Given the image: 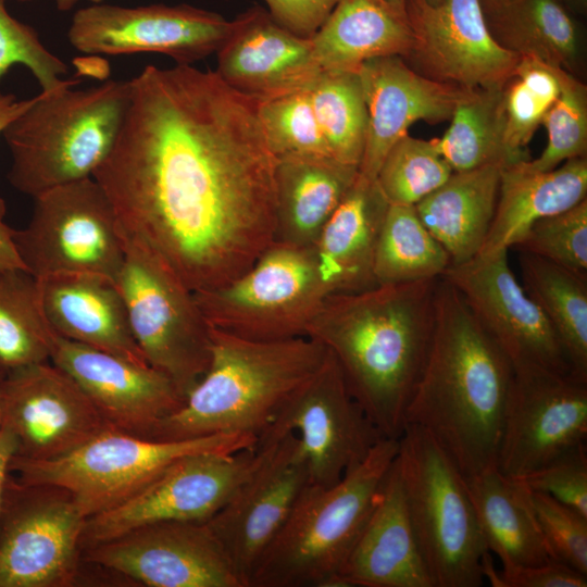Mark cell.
Wrapping results in <instances>:
<instances>
[{
    "label": "cell",
    "instance_id": "6da1fadb",
    "mask_svg": "<svg viewBox=\"0 0 587 587\" xmlns=\"http://www.w3.org/2000/svg\"><path fill=\"white\" fill-rule=\"evenodd\" d=\"M259 100L191 65L146 66L114 146L92 177L125 236L193 292L228 284L272 245L276 159Z\"/></svg>",
    "mask_w": 587,
    "mask_h": 587
},
{
    "label": "cell",
    "instance_id": "7a4b0ae2",
    "mask_svg": "<svg viewBox=\"0 0 587 587\" xmlns=\"http://www.w3.org/2000/svg\"><path fill=\"white\" fill-rule=\"evenodd\" d=\"M437 279L329 295L307 328L384 437L398 439L434 329Z\"/></svg>",
    "mask_w": 587,
    "mask_h": 587
},
{
    "label": "cell",
    "instance_id": "3957f363",
    "mask_svg": "<svg viewBox=\"0 0 587 587\" xmlns=\"http://www.w3.org/2000/svg\"><path fill=\"white\" fill-rule=\"evenodd\" d=\"M513 366L460 292L440 277L428 353L405 411L462 475L497 467Z\"/></svg>",
    "mask_w": 587,
    "mask_h": 587
},
{
    "label": "cell",
    "instance_id": "277c9868",
    "mask_svg": "<svg viewBox=\"0 0 587 587\" xmlns=\"http://www.w3.org/2000/svg\"><path fill=\"white\" fill-rule=\"evenodd\" d=\"M210 338L207 372L183 405L157 426L151 439L246 433L259 440L327 354L309 336L259 341L210 326Z\"/></svg>",
    "mask_w": 587,
    "mask_h": 587
},
{
    "label": "cell",
    "instance_id": "5b68a950",
    "mask_svg": "<svg viewBox=\"0 0 587 587\" xmlns=\"http://www.w3.org/2000/svg\"><path fill=\"white\" fill-rule=\"evenodd\" d=\"M70 79L41 91L2 132L11 154L8 180L32 197L92 177L111 152L130 101V80L74 89Z\"/></svg>",
    "mask_w": 587,
    "mask_h": 587
},
{
    "label": "cell",
    "instance_id": "8992f818",
    "mask_svg": "<svg viewBox=\"0 0 587 587\" xmlns=\"http://www.w3.org/2000/svg\"><path fill=\"white\" fill-rule=\"evenodd\" d=\"M398 439L382 438L333 486L309 483L255 564L249 587H339L341 569L398 453Z\"/></svg>",
    "mask_w": 587,
    "mask_h": 587
},
{
    "label": "cell",
    "instance_id": "52a82bcc",
    "mask_svg": "<svg viewBox=\"0 0 587 587\" xmlns=\"http://www.w3.org/2000/svg\"><path fill=\"white\" fill-rule=\"evenodd\" d=\"M246 433L157 440L113 427L51 460L13 455L10 472L21 482L66 490L86 519L110 510L179 459L197 453H236L257 447Z\"/></svg>",
    "mask_w": 587,
    "mask_h": 587
},
{
    "label": "cell",
    "instance_id": "ba28073f",
    "mask_svg": "<svg viewBox=\"0 0 587 587\" xmlns=\"http://www.w3.org/2000/svg\"><path fill=\"white\" fill-rule=\"evenodd\" d=\"M396 462L433 587H479L487 552L464 477L423 428L408 424Z\"/></svg>",
    "mask_w": 587,
    "mask_h": 587
},
{
    "label": "cell",
    "instance_id": "9c48e42d",
    "mask_svg": "<svg viewBox=\"0 0 587 587\" xmlns=\"http://www.w3.org/2000/svg\"><path fill=\"white\" fill-rule=\"evenodd\" d=\"M124 249L115 284L133 336L147 363L186 398L209 367L210 326L193 291L155 252L125 235Z\"/></svg>",
    "mask_w": 587,
    "mask_h": 587
},
{
    "label": "cell",
    "instance_id": "30bf717a",
    "mask_svg": "<svg viewBox=\"0 0 587 587\" xmlns=\"http://www.w3.org/2000/svg\"><path fill=\"white\" fill-rule=\"evenodd\" d=\"M193 296L209 326L245 339L277 341L307 336L329 294L313 247L273 241L240 276Z\"/></svg>",
    "mask_w": 587,
    "mask_h": 587
},
{
    "label": "cell",
    "instance_id": "8fae6325",
    "mask_svg": "<svg viewBox=\"0 0 587 587\" xmlns=\"http://www.w3.org/2000/svg\"><path fill=\"white\" fill-rule=\"evenodd\" d=\"M13 237L26 271L37 279L83 273L115 282L124 261L122 227L93 177L35 197L28 224Z\"/></svg>",
    "mask_w": 587,
    "mask_h": 587
},
{
    "label": "cell",
    "instance_id": "7c38bea8",
    "mask_svg": "<svg viewBox=\"0 0 587 587\" xmlns=\"http://www.w3.org/2000/svg\"><path fill=\"white\" fill-rule=\"evenodd\" d=\"M86 517L59 487L11 472L0 514V587H67L80 576Z\"/></svg>",
    "mask_w": 587,
    "mask_h": 587
},
{
    "label": "cell",
    "instance_id": "4fadbf2b",
    "mask_svg": "<svg viewBox=\"0 0 587 587\" xmlns=\"http://www.w3.org/2000/svg\"><path fill=\"white\" fill-rule=\"evenodd\" d=\"M261 459L259 446L236 453H197L179 459L118 505L88 517L82 550L147 524L209 521Z\"/></svg>",
    "mask_w": 587,
    "mask_h": 587
},
{
    "label": "cell",
    "instance_id": "5bb4252c",
    "mask_svg": "<svg viewBox=\"0 0 587 587\" xmlns=\"http://www.w3.org/2000/svg\"><path fill=\"white\" fill-rule=\"evenodd\" d=\"M587 383L536 365L513 367L497 469L523 477L586 444Z\"/></svg>",
    "mask_w": 587,
    "mask_h": 587
},
{
    "label": "cell",
    "instance_id": "9a60e30c",
    "mask_svg": "<svg viewBox=\"0 0 587 587\" xmlns=\"http://www.w3.org/2000/svg\"><path fill=\"white\" fill-rule=\"evenodd\" d=\"M287 432L299 439L310 484L323 487L338 483L384 438L350 394L328 350L317 372L292 396L272 428L258 441Z\"/></svg>",
    "mask_w": 587,
    "mask_h": 587
},
{
    "label": "cell",
    "instance_id": "2e32d148",
    "mask_svg": "<svg viewBox=\"0 0 587 587\" xmlns=\"http://www.w3.org/2000/svg\"><path fill=\"white\" fill-rule=\"evenodd\" d=\"M0 412L3 430L15 442L14 455L27 460L62 457L112 427L79 385L51 361L3 374Z\"/></svg>",
    "mask_w": 587,
    "mask_h": 587
},
{
    "label": "cell",
    "instance_id": "e0dca14e",
    "mask_svg": "<svg viewBox=\"0 0 587 587\" xmlns=\"http://www.w3.org/2000/svg\"><path fill=\"white\" fill-rule=\"evenodd\" d=\"M233 21L189 4L125 8L91 4L75 12L70 43L89 54L158 52L191 65L220 49Z\"/></svg>",
    "mask_w": 587,
    "mask_h": 587
},
{
    "label": "cell",
    "instance_id": "ac0fdd59",
    "mask_svg": "<svg viewBox=\"0 0 587 587\" xmlns=\"http://www.w3.org/2000/svg\"><path fill=\"white\" fill-rule=\"evenodd\" d=\"M262 459L207 525L243 587L310 483L309 467L292 432L258 441Z\"/></svg>",
    "mask_w": 587,
    "mask_h": 587
},
{
    "label": "cell",
    "instance_id": "d6986e66",
    "mask_svg": "<svg viewBox=\"0 0 587 587\" xmlns=\"http://www.w3.org/2000/svg\"><path fill=\"white\" fill-rule=\"evenodd\" d=\"M414 42L403 59L430 79L466 89L501 88L520 57L492 37L479 0H407Z\"/></svg>",
    "mask_w": 587,
    "mask_h": 587
},
{
    "label": "cell",
    "instance_id": "ffe728a7",
    "mask_svg": "<svg viewBox=\"0 0 587 587\" xmlns=\"http://www.w3.org/2000/svg\"><path fill=\"white\" fill-rule=\"evenodd\" d=\"M83 561L149 587H243L205 522L147 524L83 550Z\"/></svg>",
    "mask_w": 587,
    "mask_h": 587
},
{
    "label": "cell",
    "instance_id": "44dd1931",
    "mask_svg": "<svg viewBox=\"0 0 587 587\" xmlns=\"http://www.w3.org/2000/svg\"><path fill=\"white\" fill-rule=\"evenodd\" d=\"M441 277L460 292L513 367L536 365L571 374L552 326L511 271L508 250L451 264Z\"/></svg>",
    "mask_w": 587,
    "mask_h": 587
},
{
    "label": "cell",
    "instance_id": "7402d4cb",
    "mask_svg": "<svg viewBox=\"0 0 587 587\" xmlns=\"http://www.w3.org/2000/svg\"><path fill=\"white\" fill-rule=\"evenodd\" d=\"M50 361L67 373L114 428L151 438L185 397L164 374L53 334Z\"/></svg>",
    "mask_w": 587,
    "mask_h": 587
},
{
    "label": "cell",
    "instance_id": "603a6c76",
    "mask_svg": "<svg viewBox=\"0 0 587 587\" xmlns=\"http://www.w3.org/2000/svg\"><path fill=\"white\" fill-rule=\"evenodd\" d=\"M367 110V133L359 175L375 180L389 149L412 124L450 121L466 88L430 79L401 57L365 61L357 70Z\"/></svg>",
    "mask_w": 587,
    "mask_h": 587
},
{
    "label": "cell",
    "instance_id": "cb8c5ba5",
    "mask_svg": "<svg viewBox=\"0 0 587 587\" xmlns=\"http://www.w3.org/2000/svg\"><path fill=\"white\" fill-rule=\"evenodd\" d=\"M216 55L221 79L259 101L307 89L322 71L312 40L287 30L260 5L233 20Z\"/></svg>",
    "mask_w": 587,
    "mask_h": 587
},
{
    "label": "cell",
    "instance_id": "d4e9b609",
    "mask_svg": "<svg viewBox=\"0 0 587 587\" xmlns=\"http://www.w3.org/2000/svg\"><path fill=\"white\" fill-rule=\"evenodd\" d=\"M339 587H433L410 520L396 458L341 569Z\"/></svg>",
    "mask_w": 587,
    "mask_h": 587
},
{
    "label": "cell",
    "instance_id": "484cf974",
    "mask_svg": "<svg viewBox=\"0 0 587 587\" xmlns=\"http://www.w3.org/2000/svg\"><path fill=\"white\" fill-rule=\"evenodd\" d=\"M37 280L43 313L57 335L148 364L133 336L115 282L83 273L55 274Z\"/></svg>",
    "mask_w": 587,
    "mask_h": 587
},
{
    "label": "cell",
    "instance_id": "4316f807",
    "mask_svg": "<svg viewBox=\"0 0 587 587\" xmlns=\"http://www.w3.org/2000/svg\"><path fill=\"white\" fill-rule=\"evenodd\" d=\"M388 202L376 180H357L312 246L329 295L351 294L376 285L374 257Z\"/></svg>",
    "mask_w": 587,
    "mask_h": 587
},
{
    "label": "cell",
    "instance_id": "83f0119b",
    "mask_svg": "<svg viewBox=\"0 0 587 587\" xmlns=\"http://www.w3.org/2000/svg\"><path fill=\"white\" fill-rule=\"evenodd\" d=\"M358 175L333 158L276 159L274 241L312 247Z\"/></svg>",
    "mask_w": 587,
    "mask_h": 587
},
{
    "label": "cell",
    "instance_id": "f1b7e54d",
    "mask_svg": "<svg viewBox=\"0 0 587 587\" xmlns=\"http://www.w3.org/2000/svg\"><path fill=\"white\" fill-rule=\"evenodd\" d=\"M586 198V157L546 172L529 171L522 161L504 166L495 215L478 254L509 250L532 224Z\"/></svg>",
    "mask_w": 587,
    "mask_h": 587
},
{
    "label": "cell",
    "instance_id": "f546056e",
    "mask_svg": "<svg viewBox=\"0 0 587 587\" xmlns=\"http://www.w3.org/2000/svg\"><path fill=\"white\" fill-rule=\"evenodd\" d=\"M311 40L322 70L357 71L374 58L404 59L414 36L405 9L388 0H338Z\"/></svg>",
    "mask_w": 587,
    "mask_h": 587
},
{
    "label": "cell",
    "instance_id": "4dcf8cb0",
    "mask_svg": "<svg viewBox=\"0 0 587 587\" xmlns=\"http://www.w3.org/2000/svg\"><path fill=\"white\" fill-rule=\"evenodd\" d=\"M503 167L490 164L452 172L414 205L424 226L448 252L451 264L464 263L479 253L495 215Z\"/></svg>",
    "mask_w": 587,
    "mask_h": 587
},
{
    "label": "cell",
    "instance_id": "1f68e13d",
    "mask_svg": "<svg viewBox=\"0 0 587 587\" xmlns=\"http://www.w3.org/2000/svg\"><path fill=\"white\" fill-rule=\"evenodd\" d=\"M482 538L501 565L554 560L541 535L527 488L497 467L464 476Z\"/></svg>",
    "mask_w": 587,
    "mask_h": 587
},
{
    "label": "cell",
    "instance_id": "d6a6232c",
    "mask_svg": "<svg viewBox=\"0 0 587 587\" xmlns=\"http://www.w3.org/2000/svg\"><path fill=\"white\" fill-rule=\"evenodd\" d=\"M495 40L520 58H534L575 75L582 30L560 0H504L484 12Z\"/></svg>",
    "mask_w": 587,
    "mask_h": 587
},
{
    "label": "cell",
    "instance_id": "836d02e7",
    "mask_svg": "<svg viewBox=\"0 0 587 587\" xmlns=\"http://www.w3.org/2000/svg\"><path fill=\"white\" fill-rule=\"evenodd\" d=\"M523 288L552 326L571 375L587 383V277L520 252Z\"/></svg>",
    "mask_w": 587,
    "mask_h": 587
},
{
    "label": "cell",
    "instance_id": "e575fe53",
    "mask_svg": "<svg viewBox=\"0 0 587 587\" xmlns=\"http://www.w3.org/2000/svg\"><path fill=\"white\" fill-rule=\"evenodd\" d=\"M501 88L467 90L455 105L447 130L432 139L453 172L515 164L504 143Z\"/></svg>",
    "mask_w": 587,
    "mask_h": 587
},
{
    "label": "cell",
    "instance_id": "d590c367",
    "mask_svg": "<svg viewBox=\"0 0 587 587\" xmlns=\"http://www.w3.org/2000/svg\"><path fill=\"white\" fill-rule=\"evenodd\" d=\"M450 265L448 252L414 205L388 204L374 257L376 285L437 279Z\"/></svg>",
    "mask_w": 587,
    "mask_h": 587
},
{
    "label": "cell",
    "instance_id": "8d00e7d4",
    "mask_svg": "<svg viewBox=\"0 0 587 587\" xmlns=\"http://www.w3.org/2000/svg\"><path fill=\"white\" fill-rule=\"evenodd\" d=\"M53 334L37 278L25 270L0 271V372L50 361Z\"/></svg>",
    "mask_w": 587,
    "mask_h": 587
},
{
    "label": "cell",
    "instance_id": "74e56055",
    "mask_svg": "<svg viewBox=\"0 0 587 587\" xmlns=\"http://www.w3.org/2000/svg\"><path fill=\"white\" fill-rule=\"evenodd\" d=\"M309 93L333 158L359 168L366 140L367 110L358 72L322 70Z\"/></svg>",
    "mask_w": 587,
    "mask_h": 587
},
{
    "label": "cell",
    "instance_id": "f35d334b",
    "mask_svg": "<svg viewBox=\"0 0 587 587\" xmlns=\"http://www.w3.org/2000/svg\"><path fill=\"white\" fill-rule=\"evenodd\" d=\"M563 72L540 60L521 58L504 82V143L514 163L530 159L526 147L561 92Z\"/></svg>",
    "mask_w": 587,
    "mask_h": 587
},
{
    "label": "cell",
    "instance_id": "ab89813d",
    "mask_svg": "<svg viewBox=\"0 0 587 587\" xmlns=\"http://www.w3.org/2000/svg\"><path fill=\"white\" fill-rule=\"evenodd\" d=\"M452 172L433 140L405 135L389 149L375 180L389 204L415 205Z\"/></svg>",
    "mask_w": 587,
    "mask_h": 587
},
{
    "label": "cell",
    "instance_id": "60d3db41",
    "mask_svg": "<svg viewBox=\"0 0 587 587\" xmlns=\"http://www.w3.org/2000/svg\"><path fill=\"white\" fill-rule=\"evenodd\" d=\"M258 115L275 159L333 158L315 117L309 88L260 101Z\"/></svg>",
    "mask_w": 587,
    "mask_h": 587
},
{
    "label": "cell",
    "instance_id": "b9f144b4",
    "mask_svg": "<svg viewBox=\"0 0 587 587\" xmlns=\"http://www.w3.org/2000/svg\"><path fill=\"white\" fill-rule=\"evenodd\" d=\"M541 125L547 145L537 159L522 161L525 168L546 172L570 159L586 157L587 88L575 75L563 72L561 92Z\"/></svg>",
    "mask_w": 587,
    "mask_h": 587
},
{
    "label": "cell",
    "instance_id": "7bdbcfd3",
    "mask_svg": "<svg viewBox=\"0 0 587 587\" xmlns=\"http://www.w3.org/2000/svg\"><path fill=\"white\" fill-rule=\"evenodd\" d=\"M513 247L587 277V198L538 220Z\"/></svg>",
    "mask_w": 587,
    "mask_h": 587
},
{
    "label": "cell",
    "instance_id": "ee69618b",
    "mask_svg": "<svg viewBox=\"0 0 587 587\" xmlns=\"http://www.w3.org/2000/svg\"><path fill=\"white\" fill-rule=\"evenodd\" d=\"M9 0H0V79L16 65L26 66L37 79L41 91L50 92L70 79L67 65L41 42L38 33L14 18L7 9ZM28 1V0H17Z\"/></svg>",
    "mask_w": 587,
    "mask_h": 587
},
{
    "label": "cell",
    "instance_id": "f6af8a7d",
    "mask_svg": "<svg viewBox=\"0 0 587 587\" xmlns=\"http://www.w3.org/2000/svg\"><path fill=\"white\" fill-rule=\"evenodd\" d=\"M528 498L552 558L587 575V516L546 494Z\"/></svg>",
    "mask_w": 587,
    "mask_h": 587
},
{
    "label": "cell",
    "instance_id": "bcb514c9",
    "mask_svg": "<svg viewBox=\"0 0 587 587\" xmlns=\"http://www.w3.org/2000/svg\"><path fill=\"white\" fill-rule=\"evenodd\" d=\"M519 479L528 490L549 495L587 516V448L579 445Z\"/></svg>",
    "mask_w": 587,
    "mask_h": 587
},
{
    "label": "cell",
    "instance_id": "7dc6e473",
    "mask_svg": "<svg viewBox=\"0 0 587 587\" xmlns=\"http://www.w3.org/2000/svg\"><path fill=\"white\" fill-rule=\"evenodd\" d=\"M484 578L494 587H586L587 575L551 560L538 564L501 565L496 569L490 552L483 558Z\"/></svg>",
    "mask_w": 587,
    "mask_h": 587
},
{
    "label": "cell",
    "instance_id": "c3c4849f",
    "mask_svg": "<svg viewBox=\"0 0 587 587\" xmlns=\"http://www.w3.org/2000/svg\"><path fill=\"white\" fill-rule=\"evenodd\" d=\"M268 13L292 34L311 39L325 23L338 0H264Z\"/></svg>",
    "mask_w": 587,
    "mask_h": 587
},
{
    "label": "cell",
    "instance_id": "681fc988",
    "mask_svg": "<svg viewBox=\"0 0 587 587\" xmlns=\"http://www.w3.org/2000/svg\"><path fill=\"white\" fill-rule=\"evenodd\" d=\"M4 216L5 202L2 198H0V271H26L14 242V228L10 227L5 223Z\"/></svg>",
    "mask_w": 587,
    "mask_h": 587
},
{
    "label": "cell",
    "instance_id": "f907efd6",
    "mask_svg": "<svg viewBox=\"0 0 587 587\" xmlns=\"http://www.w3.org/2000/svg\"><path fill=\"white\" fill-rule=\"evenodd\" d=\"M35 97L17 100L12 93H4L0 90V134L5 127L27 108L32 105Z\"/></svg>",
    "mask_w": 587,
    "mask_h": 587
},
{
    "label": "cell",
    "instance_id": "816d5d0a",
    "mask_svg": "<svg viewBox=\"0 0 587 587\" xmlns=\"http://www.w3.org/2000/svg\"><path fill=\"white\" fill-rule=\"evenodd\" d=\"M15 442L13 438L3 430L0 441V514L2 509L3 496L8 476L10 474V463L15 454Z\"/></svg>",
    "mask_w": 587,
    "mask_h": 587
},
{
    "label": "cell",
    "instance_id": "f5cc1de1",
    "mask_svg": "<svg viewBox=\"0 0 587 587\" xmlns=\"http://www.w3.org/2000/svg\"><path fill=\"white\" fill-rule=\"evenodd\" d=\"M564 7L573 14H585L587 10V0H560Z\"/></svg>",
    "mask_w": 587,
    "mask_h": 587
},
{
    "label": "cell",
    "instance_id": "db71d44e",
    "mask_svg": "<svg viewBox=\"0 0 587 587\" xmlns=\"http://www.w3.org/2000/svg\"><path fill=\"white\" fill-rule=\"evenodd\" d=\"M78 0H55L57 8L59 11H68L71 10ZM93 4L101 3L103 0H89Z\"/></svg>",
    "mask_w": 587,
    "mask_h": 587
},
{
    "label": "cell",
    "instance_id": "11a10c76",
    "mask_svg": "<svg viewBox=\"0 0 587 587\" xmlns=\"http://www.w3.org/2000/svg\"><path fill=\"white\" fill-rule=\"evenodd\" d=\"M504 0H479V3L482 5L483 12H487L489 10L495 9L499 4H501Z\"/></svg>",
    "mask_w": 587,
    "mask_h": 587
},
{
    "label": "cell",
    "instance_id": "9f6ffc18",
    "mask_svg": "<svg viewBox=\"0 0 587 587\" xmlns=\"http://www.w3.org/2000/svg\"><path fill=\"white\" fill-rule=\"evenodd\" d=\"M392 4L405 9V1L407 0H388Z\"/></svg>",
    "mask_w": 587,
    "mask_h": 587
},
{
    "label": "cell",
    "instance_id": "6f0895ef",
    "mask_svg": "<svg viewBox=\"0 0 587 587\" xmlns=\"http://www.w3.org/2000/svg\"><path fill=\"white\" fill-rule=\"evenodd\" d=\"M2 436H3V427H2V417H1V412H0V441L2 439Z\"/></svg>",
    "mask_w": 587,
    "mask_h": 587
},
{
    "label": "cell",
    "instance_id": "680465c9",
    "mask_svg": "<svg viewBox=\"0 0 587 587\" xmlns=\"http://www.w3.org/2000/svg\"><path fill=\"white\" fill-rule=\"evenodd\" d=\"M429 4H438L441 0H425Z\"/></svg>",
    "mask_w": 587,
    "mask_h": 587
},
{
    "label": "cell",
    "instance_id": "91938a15",
    "mask_svg": "<svg viewBox=\"0 0 587 587\" xmlns=\"http://www.w3.org/2000/svg\"><path fill=\"white\" fill-rule=\"evenodd\" d=\"M3 376V373L0 372V378Z\"/></svg>",
    "mask_w": 587,
    "mask_h": 587
}]
</instances>
